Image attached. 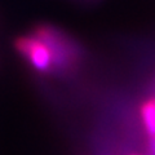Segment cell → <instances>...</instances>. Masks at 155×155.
Returning <instances> with one entry per match:
<instances>
[{
  "instance_id": "6da1fadb",
  "label": "cell",
  "mask_w": 155,
  "mask_h": 155,
  "mask_svg": "<svg viewBox=\"0 0 155 155\" xmlns=\"http://www.w3.org/2000/svg\"><path fill=\"white\" fill-rule=\"evenodd\" d=\"M34 35L49 48L52 66L60 72L70 71L80 60L81 48L66 32L52 25H40L35 28Z\"/></svg>"
},
{
  "instance_id": "7a4b0ae2",
  "label": "cell",
  "mask_w": 155,
  "mask_h": 155,
  "mask_svg": "<svg viewBox=\"0 0 155 155\" xmlns=\"http://www.w3.org/2000/svg\"><path fill=\"white\" fill-rule=\"evenodd\" d=\"M16 48L38 71L48 72L53 70L49 48L35 35L18 38L16 40Z\"/></svg>"
},
{
  "instance_id": "3957f363",
  "label": "cell",
  "mask_w": 155,
  "mask_h": 155,
  "mask_svg": "<svg viewBox=\"0 0 155 155\" xmlns=\"http://www.w3.org/2000/svg\"><path fill=\"white\" fill-rule=\"evenodd\" d=\"M141 116L146 132L150 136H155V98H150L142 105Z\"/></svg>"
},
{
  "instance_id": "277c9868",
  "label": "cell",
  "mask_w": 155,
  "mask_h": 155,
  "mask_svg": "<svg viewBox=\"0 0 155 155\" xmlns=\"http://www.w3.org/2000/svg\"><path fill=\"white\" fill-rule=\"evenodd\" d=\"M149 150H150V155H155V136H151L150 145H149Z\"/></svg>"
}]
</instances>
